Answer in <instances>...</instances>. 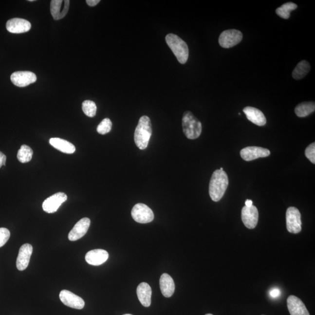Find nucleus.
Instances as JSON below:
<instances>
[{"label": "nucleus", "instance_id": "obj_1", "mask_svg": "<svg viewBox=\"0 0 315 315\" xmlns=\"http://www.w3.org/2000/svg\"><path fill=\"white\" fill-rule=\"evenodd\" d=\"M228 184V175L224 170H215L209 185V194L213 201L219 202L222 198Z\"/></svg>", "mask_w": 315, "mask_h": 315}, {"label": "nucleus", "instance_id": "obj_2", "mask_svg": "<svg viewBox=\"0 0 315 315\" xmlns=\"http://www.w3.org/2000/svg\"><path fill=\"white\" fill-rule=\"evenodd\" d=\"M152 133V125L149 117L147 116L141 117L134 135L135 143L138 148L142 150L146 149Z\"/></svg>", "mask_w": 315, "mask_h": 315}, {"label": "nucleus", "instance_id": "obj_3", "mask_svg": "<svg viewBox=\"0 0 315 315\" xmlns=\"http://www.w3.org/2000/svg\"><path fill=\"white\" fill-rule=\"evenodd\" d=\"M166 40L179 62L182 64L186 63L189 58V48L186 43L178 35L173 34L167 35Z\"/></svg>", "mask_w": 315, "mask_h": 315}, {"label": "nucleus", "instance_id": "obj_4", "mask_svg": "<svg viewBox=\"0 0 315 315\" xmlns=\"http://www.w3.org/2000/svg\"><path fill=\"white\" fill-rule=\"evenodd\" d=\"M182 128L188 139L194 140L200 137L202 131V123L190 111H186L182 117Z\"/></svg>", "mask_w": 315, "mask_h": 315}, {"label": "nucleus", "instance_id": "obj_5", "mask_svg": "<svg viewBox=\"0 0 315 315\" xmlns=\"http://www.w3.org/2000/svg\"><path fill=\"white\" fill-rule=\"evenodd\" d=\"M132 219L138 223H147L151 222L154 219V214L148 206L138 203L135 204L131 210Z\"/></svg>", "mask_w": 315, "mask_h": 315}, {"label": "nucleus", "instance_id": "obj_6", "mask_svg": "<svg viewBox=\"0 0 315 315\" xmlns=\"http://www.w3.org/2000/svg\"><path fill=\"white\" fill-rule=\"evenodd\" d=\"M301 215L298 208L290 207L286 212L287 229L292 234H298L301 231Z\"/></svg>", "mask_w": 315, "mask_h": 315}, {"label": "nucleus", "instance_id": "obj_7", "mask_svg": "<svg viewBox=\"0 0 315 315\" xmlns=\"http://www.w3.org/2000/svg\"><path fill=\"white\" fill-rule=\"evenodd\" d=\"M242 32L237 29H229L222 32L219 37V44L223 48L229 49L236 46L242 40Z\"/></svg>", "mask_w": 315, "mask_h": 315}, {"label": "nucleus", "instance_id": "obj_8", "mask_svg": "<svg viewBox=\"0 0 315 315\" xmlns=\"http://www.w3.org/2000/svg\"><path fill=\"white\" fill-rule=\"evenodd\" d=\"M67 200V196L66 194L63 192L56 193L48 197L43 202L42 205L43 210L48 213H54Z\"/></svg>", "mask_w": 315, "mask_h": 315}, {"label": "nucleus", "instance_id": "obj_9", "mask_svg": "<svg viewBox=\"0 0 315 315\" xmlns=\"http://www.w3.org/2000/svg\"><path fill=\"white\" fill-rule=\"evenodd\" d=\"M59 296L61 301L67 307L76 310H82L84 307L85 302L83 299L70 291H61Z\"/></svg>", "mask_w": 315, "mask_h": 315}, {"label": "nucleus", "instance_id": "obj_10", "mask_svg": "<svg viewBox=\"0 0 315 315\" xmlns=\"http://www.w3.org/2000/svg\"><path fill=\"white\" fill-rule=\"evenodd\" d=\"M35 74L31 72H17L11 75L13 83L19 87H25L37 81Z\"/></svg>", "mask_w": 315, "mask_h": 315}, {"label": "nucleus", "instance_id": "obj_11", "mask_svg": "<svg viewBox=\"0 0 315 315\" xmlns=\"http://www.w3.org/2000/svg\"><path fill=\"white\" fill-rule=\"evenodd\" d=\"M270 155L269 149L259 147H248L241 151V156L243 160L251 161L259 158H265Z\"/></svg>", "mask_w": 315, "mask_h": 315}, {"label": "nucleus", "instance_id": "obj_12", "mask_svg": "<svg viewBox=\"0 0 315 315\" xmlns=\"http://www.w3.org/2000/svg\"><path fill=\"white\" fill-rule=\"evenodd\" d=\"M32 252H33V247L31 244H23L20 247L17 259L16 264L18 270L23 271L28 267Z\"/></svg>", "mask_w": 315, "mask_h": 315}, {"label": "nucleus", "instance_id": "obj_13", "mask_svg": "<svg viewBox=\"0 0 315 315\" xmlns=\"http://www.w3.org/2000/svg\"><path fill=\"white\" fill-rule=\"evenodd\" d=\"M259 213L254 205L251 207H243L242 210V220L246 228L254 229L258 224Z\"/></svg>", "mask_w": 315, "mask_h": 315}, {"label": "nucleus", "instance_id": "obj_14", "mask_svg": "<svg viewBox=\"0 0 315 315\" xmlns=\"http://www.w3.org/2000/svg\"><path fill=\"white\" fill-rule=\"evenodd\" d=\"M6 28L11 33L22 34L30 30L31 24L27 20L17 18L8 20Z\"/></svg>", "mask_w": 315, "mask_h": 315}, {"label": "nucleus", "instance_id": "obj_15", "mask_svg": "<svg viewBox=\"0 0 315 315\" xmlns=\"http://www.w3.org/2000/svg\"><path fill=\"white\" fill-rule=\"evenodd\" d=\"M91 220L88 218H83L76 223L69 234V240L75 241L83 237L90 228Z\"/></svg>", "mask_w": 315, "mask_h": 315}, {"label": "nucleus", "instance_id": "obj_16", "mask_svg": "<svg viewBox=\"0 0 315 315\" xmlns=\"http://www.w3.org/2000/svg\"><path fill=\"white\" fill-rule=\"evenodd\" d=\"M69 0H52L51 3V12L55 20H60L66 16L69 10Z\"/></svg>", "mask_w": 315, "mask_h": 315}, {"label": "nucleus", "instance_id": "obj_17", "mask_svg": "<svg viewBox=\"0 0 315 315\" xmlns=\"http://www.w3.org/2000/svg\"><path fill=\"white\" fill-rule=\"evenodd\" d=\"M287 307L291 315H310L304 302L296 296L288 297Z\"/></svg>", "mask_w": 315, "mask_h": 315}, {"label": "nucleus", "instance_id": "obj_18", "mask_svg": "<svg viewBox=\"0 0 315 315\" xmlns=\"http://www.w3.org/2000/svg\"><path fill=\"white\" fill-rule=\"evenodd\" d=\"M109 253L104 249H94L88 252L85 255V260L93 266H99L107 261Z\"/></svg>", "mask_w": 315, "mask_h": 315}, {"label": "nucleus", "instance_id": "obj_19", "mask_svg": "<svg viewBox=\"0 0 315 315\" xmlns=\"http://www.w3.org/2000/svg\"><path fill=\"white\" fill-rule=\"evenodd\" d=\"M243 112L246 114L247 119L256 125L263 126L266 125V117L262 111L257 108L247 107L243 109Z\"/></svg>", "mask_w": 315, "mask_h": 315}, {"label": "nucleus", "instance_id": "obj_20", "mask_svg": "<svg viewBox=\"0 0 315 315\" xmlns=\"http://www.w3.org/2000/svg\"><path fill=\"white\" fill-rule=\"evenodd\" d=\"M138 298L144 307H149L151 304L152 289L148 284L141 282L137 289Z\"/></svg>", "mask_w": 315, "mask_h": 315}, {"label": "nucleus", "instance_id": "obj_21", "mask_svg": "<svg viewBox=\"0 0 315 315\" xmlns=\"http://www.w3.org/2000/svg\"><path fill=\"white\" fill-rule=\"evenodd\" d=\"M160 288L162 294L165 297L169 298L175 292V285L174 281L169 275L163 274L160 280Z\"/></svg>", "mask_w": 315, "mask_h": 315}, {"label": "nucleus", "instance_id": "obj_22", "mask_svg": "<svg viewBox=\"0 0 315 315\" xmlns=\"http://www.w3.org/2000/svg\"><path fill=\"white\" fill-rule=\"evenodd\" d=\"M49 143L54 148L66 154H73L75 151V147L72 143L60 138H52Z\"/></svg>", "mask_w": 315, "mask_h": 315}, {"label": "nucleus", "instance_id": "obj_23", "mask_svg": "<svg viewBox=\"0 0 315 315\" xmlns=\"http://www.w3.org/2000/svg\"><path fill=\"white\" fill-rule=\"evenodd\" d=\"M315 104L314 102H305L301 103L296 106L295 112L297 116L305 117L314 112Z\"/></svg>", "mask_w": 315, "mask_h": 315}, {"label": "nucleus", "instance_id": "obj_24", "mask_svg": "<svg viewBox=\"0 0 315 315\" xmlns=\"http://www.w3.org/2000/svg\"><path fill=\"white\" fill-rule=\"evenodd\" d=\"M311 70V66L307 61L302 60L299 62L293 72V77L298 80L304 78Z\"/></svg>", "mask_w": 315, "mask_h": 315}, {"label": "nucleus", "instance_id": "obj_25", "mask_svg": "<svg viewBox=\"0 0 315 315\" xmlns=\"http://www.w3.org/2000/svg\"><path fill=\"white\" fill-rule=\"evenodd\" d=\"M297 5L292 2H288L277 9L276 14L283 19H288L290 17L291 12L297 8Z\"/></svg>", "mask_w": 315, "mask_h": 315}, {"label": "nucleus", "instance_id": "obj_26", "mask_svg": "<svg viewBox=\"0 0 315 315\" xmlns=\"http://www.w3.org/2000/svg\"><path fill=\"white\" fill-rule=\"evenodd\" d=\"M32 155H33V150L31 147L22 145L18 152L17 158L20 163H27L32 160Z\"/></svg>", "mask_w": 315, "mask_h": 315}, {"label": "nucleus", "instance_id": "obj_27", "mask_svg": "<svg viewBox=\"0 0 315 315\" xmlns=\"http://www.w3.org/2000/svg\"><path fill=\"white\" fill-rule=\"evenodd\" d=\"M82 111L85 115L90 117H93L96 115L97 107L95 103L90 101V100H86L82 103Z\"/></svg>", "mask_w": 315, "mask_h": 315}, {"label": "nucleus", "instance_id": "obj_28", "mask_svg": "<svg viewBox=\"0 0 315 315\" xmlns=\"http://www.w3.org/2000/svg\"><path fill=\"white\" fill-rule=\"evenodd\" d=\"M112 128V123L110 119L106 118L100 123V124L97 127V132L100 134L104 135L108 133L111 131Z\"/></svg>", "mask_w": 315, "mask_h": 315}, {"label": "nucleus", "instance_id": "obj_29", "mask_svg": "<svg viewBox=\"0 0 315 315\" xmlns=\"http://www.w3.org/2000/svg\"><path fill=\"white\" fill-rule=\"evenodd\" d=\"M306 157L312 163L315 164V144L312 143L305 149Z\"/></svg>", "mask_w": 315, "mask_h": 315}, {"label": "nucleus", "instance_id": "obj_30", "mask_svg": "<svg viewBox=\"0 0 315 315\" xmlns=\"http://www.w3.org/2000/svg\"><path fill=\"white\" fill-rule=\"evenodd\" d=\"M10 237V232L5 228H0V248L4 246Z\"/></svg>", "mask_w": 315, "mask_h": 315}, {"label": "nucleus", "instance_id": "obj_31", "mask_svg": "<svg viewBox=\"0 0 315 315\" xmlns=\"http://www.w3.org/2000/svg\"><path fill=\"white\" fill-rule=\"evenodd\" d=\"M270 296L272 298H278L281 296V291L278 288H272L270 291Z\"/></svg>", "mask_w": 315, "mask_h": 315}, {"label": "nucleus", "instance_id": "obj_32", "mask_svg": "<svg viewBox=\"0 0 315 315\" xmlns=\"http://www.w3.org/2000/svg\"><path fill=\"white\" fill-rule=\"evenodd\" d=\"M7 157L3 154L2 152H0V168L3 166H5Z\"/></svg>", "mask_w": 315, "mask_h": 315}, {"label": "nucleus", "instance_id": "obj_33", "mask_svg": "<svg viewBox=\"0 0 315 315\" xmlns=\"http://www.w3.org/2000/svg\"><path fill=\"white\" fill-rule=\"evenodd\" d=\"M87 4L90 7H94L100 2V0H87Z\"/></svg>", "mask_w": 315, "mask_h": 315}, {"label": "nucleus", "instance_id": "obj_34", "mask_svg": "<svg viewBox=\"0 0 315 315\" xmlns=\"http://www.w3.org/2000/svg\"><path fill=\"white\" fill-rule=\"evenodd\" d=\"M253 205V202L251 200H247L245 202V206L247 207H251Z\"/></svg>", "mask_w": 315, "mask_h": 315}, {"label": "nucleus", "instance_id": "obj_35", "mask_svg": "<svg viewBox=\"0 0 315 315\" xmlns=\"http://www.w3.org/2000/svg\"><path fill=\"white\" fill-rule=\"evenodd\" d=\"M205 315H212V314H206Z\"/></svg>", "mask_w": 315, "mask_h": 315}, {"label": "nucleus", "instance_id": "obj_36", "mask_svg": "<svg viewBox=\"0 0 315 315\" xmlns=\"http://www.w3.org/2000/svg\"><path fill=\"white\" fill-rule=\"evenodd\" d=\"M131 315V314H125V315Z\"/></svg>", "mask_w": 315, "mask_h": 315}, {"label": "nucleus", "instance_id": "obj_37", "mask_svg": "<svg viewBox=\"0 0 315 315\" xmlns=\"http://www.w3.org/2000/svg\"><path fill=\"white\" fill-rule=\"evenodd\" d=\"M220 170H223V168H222V167H221Z\"/></svg>", "mask_w": 315, "mask_h": 315}]
</instances>
